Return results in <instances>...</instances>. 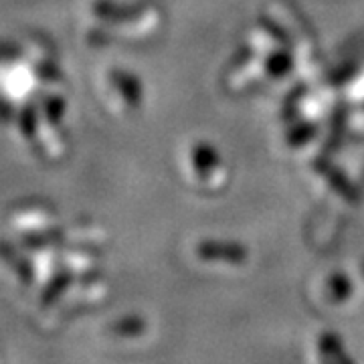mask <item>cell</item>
<instances>
[{
	"instance_id": "obj_1",
	"label": "cell",
	"mask_w": 364,
	"mask_h": 364,
	"mask_svg": "<svg viewBox=\"0 0 364 364\" xmlns=\"http://www.w3.org/2000/svg\"><path fill=\"white\" fill-rule=\"evenodd\" d=\"M93 14L112 25H126L142 18L146 13L144 4H128V2H117V0H95L91 6Z\"/></svg>"
},
{
	"instance_id": "obj_2",
	"label": "cell",
	"mask_w": 364,
	"mask_h": 364,
	"mask_svg": "<svg viewBox=\"0 0 364 364\" xmlns=\"http://www.w3.org/2000/svg\"><path fill=\"white\" fill-rule=\"evenodd\" d=\"M109 83L114 85V90L119 93V97L126 102L128 107L136 109L142 105L144 100V87L142 81L136 77L134 73L126 69H112L109 71Z\"/></svg>"
},
{
	"instance_id": "obj_3",
	"label": "cell",
	"mask_w": 364,
	"mask_h": 364,
	"mask_svg": "<svg viewBox=\"0 0 364 364\" xmlns=\"http://www.w3.org/2000/svg\"><path fill=\"white\" fill-rule=\"evenodd\" d=\"M0 261H4V263L16 273V277H18L25 286H31V284H33V277H35L33 263H31V259L25 257L18 249L14 247L13 243L0 241Z\"/></svg>"
},
{
	"instance_id": "obj_4",
	"label": "cell",
	"mask_w": 364,
	"mask_h": 364,
	"mask_svg": "<svg viewBox=\"0 0 364 364\" xmlns=\"http://www.w3.org/2000/svg\"><path fill=\"white\" fill-rule=\"evenodd\" d=\"M196 255L200 257V261H229V263H243L247 253L245 249H241L239 245H231V243H200L196 249Z\"/></svg>"
},
{
	"instance_id": "obj_5",
	"label": "cell",
	"mask_w": 364,
	"mask_h": 364,
	"mask_svg": "<svg viewBox=\"0 0 364 364\" xmlns=\"http://www.w3.org/2000/svg\"><path fill=\"white\" fill-rule=\"evenodd\" d=\"M73 282H75V273L69 272V269H61V272L55 273L51 277V282L45 286L43 294H41V308L55 306L67 289L73 286Z\"/></svg>"
},
{
	"instance_id": "obj_6",
	"label": "cell",
	"mask_w": 364,
	"mask_h": 364,
	"mask_svg": "<svg viewBox=\"0 0 364 364\" xmlns=\"http://www.w3.org/2000/svg\"><path fill=\"white\" fill-rule=\"evenodd\" d=\"M63 243V229H47L37 233L26 235L23 239V245L28 249H47L61 245Z\"/></svg>"
},
{
	"instance_id": "obj_7",
	"label": "cell",
	"mask_w": 364,
	"mask_h": 364,
	"mask_svg": "<svg viewBox=\"0 0 364 364\" xmlns=\"http://www.w3.org/2000/svg\"><path fill=\"white\" fill-rule=\"evenodd\" d=\"M18 130L25 136L28 142L37 140V130H39V116H37V107L33 104H26L21 114H18Z\"/></svg>"
},
{
	"instance_id": "obj_8",
	"label": "cell",
	"mask_w": 364,
	"mask_h": 364,
	"mask_svg": "<svg viewBox=\"0 0 364 364\" xmlns=\"http://www.w3.org/2000/svg\"><path fill=\"white\" fill-rule=\"evenodd\" d=\"M67 104L61 95H45L43 97V114L47 117V122L51 126H61L63 117H65Z\"/></svg>"
},
{
	"instance_id": "obj_9",
	"label": "cell",
	"mask_w": 364,
	"mask_h": 364,
	"mask_svg": "<svg viewBox=\"0 0 364 364\" xmlns=\"http://www.w3.org/2000/svg\"><path fill=\"white\" fill-rule=\"evenodd\" d=\"M142 330L144 322L140 318H126V320H119L112 326V332L117 336H138V334H142Z\"/></svg>"
},
{
	"instance_id": "obj_10",
	"label": "cell",
	"mask_w": 364,
	"mask_h": 364,
	"mask_svg": "<svg viewBox=\"0 0 364 364\" xmlns=\"http://www.w3.org/2000/svg\"><path fill=\"white\" fill-rule=\"evenodd\" d=\"M37 71H39L37 75H39L41 79H45V81H59V79H61V73H59L57 65H53L49 61L39 63V65H37Z\"/></svg>"
}]
</instances>
